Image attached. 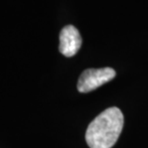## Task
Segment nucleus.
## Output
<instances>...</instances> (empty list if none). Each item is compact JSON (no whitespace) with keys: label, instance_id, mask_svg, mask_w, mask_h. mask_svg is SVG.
Wrapping results in <instances>:
<instances>
[{"label":"nucleus","instance_id":"1","mask_svg":"<svg viewBox=\"0 0 148 148\" xmlns=\"http://www.w3.org/2000/svg\"><path fill=\"white\" fill-rule=\"evenodd\" d=\"M124 119L116 107L106 109L95 118L86 130L85 138L90 148H112L123 128Z\"/></svg>","mask_w":148,"mask_h":148},{"label":"nucleus","instance_id":"2","mask_svg":"<svg viewBox=\"0 0 148 148\" xmlns=\"http://www.w3.org/2000/svg\"><path fill=\"white\" fill-rule=\"evenodd\" d=\"M116 77L114 69L110 67L100 69H87L80 75L77 81V90L80 93H88L101 85L109 82Z\"/></svg>","mask_w":148,"mask_h":148},{"label":"nucleus","instance_id":"3","mask_svg":"<svg viewBox=\"0 0 148 148\" xmlns=\"http://www.w3.org/2000/svg\"><path fill=\"white\" fill-rule=\"evenodd\" d=\"M82 39L78 30L73 25H67L59 34V52L64 56L71 58L79 51Z\"/></svg>","mask_w":148,"mask_h":148}]
</instances>
